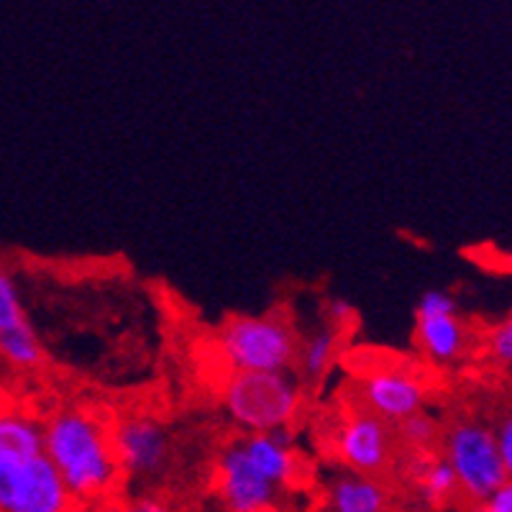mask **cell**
Here are the masks:
<instances>
[{
  "label": "cell",
  "instance_id": "obj_11",
  "mask_svg": "<svg viewBox=\"0 0 512 512\" xmlns=\"http://www.w3.org/2000/svg\"><path fill=\"white\" fill-rule=\"evenodd\" d=\"M244 454L251 464L280 489L295 484L300 472V451H297L292 428L272 433H241L239 436Z\"/></svg>",
  "mask_w": 512,
  "mask_h": 512
},
{
  "label": "cell",
  "instance_id": "obj_9",
  "mask_svg": "<svg viewBox=\"0 0 512 512\" xmlns=\"http://www.w3.org/2000/svg\"><path fill=\"white\" fill-rule=\"evenodd\" d=\"M333 451L346 472L374 477L392 464L395 433L387 420L364 408H354L341 418L333 433Z\"/></svg>",
  "mask_w": 512,
  "mask_h": 512
},
{
  "label": "cell",
  "instance_id": "obj_14",
  "mask_svg": "<svg viewBox=\"0 0 512 512\" xmlns=\"http://www.w3.org/2000/svg\"><path fill=\"white\" fill-rule=\"evenodd\" d=\"M413 484L418 500L433 510H441L459 497V482H456L454 469L441 454H433V451L420 454L413 472Z\"/></svg>",
  "mask_w": 512,
  "mask_h": 512
},
{
  "label": "cell",
  "instance_id": "obj_21",
  "mask_svg": "<svg viewBox=\"0 0 512 512\" xmlns=\"http://www.w3.org/2000/svg\"><path fill=\"white\" fill-rule=\"evenodd\" d=\"M492 428H495L497 448H500L505 474H507V479H512V410L502 413Z\"/></svg>",
  "mask_w": 512,
  "mask_h": 512
},
{
  "label": "cell",
  "instance_id": "obj_5",
  "mask_svg": "<svg viewBox=\"0 0 512 512\" xmlns=\"http://www.w3.org/2000/svg\"><path fill=\"white\" fill-rule=\"evenodd\" d=\"M441 451L438 454L451 464L459 482V497L469 502L484 500L492 489L507 479L502 466L500 448H497L495 428L482 420H454L441 433Z\"/></svg>",
  "mask_w": 512,
  "mask_h": 512
},
{
  "label": "cell",
  "instance_id": "obj_10",
  "mask_svg": "<svg viewBox=\"0 0 512 512\" xmlns=\"http://www.w3.org/2000/svg\"><path fill=\"white\" fill-rule=\"evenodd\" d=\"M431 390L415 369L377 367L359 379L361 408L387 423H400L410 415L428 410Z\"/></svg>",
  "mask_w": 512,
  "mask_h": 512
},
{
  "label": "cell",
  "instance_id": "obj_19",
  "mask_svg": "<svg viewBox=\"0 0 512 512\" xmlns=\"http://www.w3.org/2000/svg\"><path fill=\"white\" fill-rule=\"evenodd\" d=\"M469 512H512V479H505L484 500L474 502Z\"/></svg>",
  "mask_w": 512,
  "mask_h": 512
},
{
  "label": "cell",
  "instance_id": "obj_15",
  "mask_svg": "<svg viewBox=\"0 0 512 512\" xmlns=\"http://www.w3.org/2000/svg\"><path fill=\"white\" fill-rule=\"evenodd\" d=\"M0 361L16 372H36L47 364V349L29 318L0 331Z\"/></svg>",
  "mask_w": 512,
  "mask_h": 512
},
{
  "label": "cell",
  "instance_id": "obj_3",
  "mask_svg": "<svg viewBox=\"0 0 512 512\" xmlns=\"http://www.w3.org/2000/svg\"><path fill=\"white\" fill-rule=\"evenodd\" d=\"M221 408L241 433L292 428L303 408V382L292 372H231L221 387Z\"/></svg>",
  "mask_w": 512,
  "mask_h": 512
},
{
  "label": "cell",
  "instance_id": "obj_7",
  "mask_svg": "<svg viewBox=\"0 0 512 512\" xmlns=\"http://www.w3.org/2000/svg\"><path fill=\"white\" fill-rule=\"evenodd\" d=\"M280 492L251 464L239 438L218 448L213 459V495L223 512H267L280 500Z\"/></svg>",
  "mask_w": 512,
  "mask_h": 512
},
{
  "label": "cell",
  "instance_id": "obj_20",
  "mask_svg": "<svg viewBox=\"0 0 512 512\" xmlns=\"http://www.w3.org/2000/svg\"><path fill=\"white\" fill-rule=\"evenodd\" d=\"M116 512H177L164 497L157 492H139V495L128 497L118 505Z\"/></svg>",
  "mask_w": 512,
  "mask_h": 512
},
{
  "label": "cell",
  "instance_id": "obj_22",
  "mask_svg": "<svg viewBox=\"0 0 512 512\" xmlns=\"http://www.w3.org/2000/svg\"><path fill=\"white\" fill-rule=\"evenodd\" d=\"M323 318H326V323H331V326L344 331L349 323H354L356 320V310L346 297H331V300L326 303V308H323Z\"/></svg>",
  "mask_w": 512,
  "mask_h": 512
},
{
  "label": "cell",
  "instance_id": "obj_17",
  "mask_svg": "<svg viewBox=\"0 0 512 512\" xmlns=\"http://www.w3.org/2000/svg\"><path fill=\"white\" fill-rule=\"evenodd\" d=\"M26 320L24 297L18 290V282L6 267H0V331Z\"/></svg>",
  "mask_w": 512,
  "mask_h": 512
},
{
  "label": "cell",
  "instance_id": "obj_12",
  "mask_svg": "<svg viewBox=\"0 0 512 512\" xmlns=\"http://www.w3.org/2000/svg\"><path fill=\"white\" fill-rule=\"evenodd\" d=\"M390 495L369 474L341 472L328 482V512H387Z\"/></svg>",
  "mask_w": 512,
  "mask_h": 512
},
{
  "label": "cell",
  "instance_id": "obj_2",
  "mask_svg": "<svg viewBox=\"0 0 512 512\" xmlns=\"http://www.w3.org/2000/svg\"><path fill=\"white\" fill-rule=\"evenodd\" d=\"M75 497L44 454V425L0 408V512H75Z\"/></svg>",
  "mask_w": 512,
  "mask_h": 512
},
{
  "label": "cell",
  "instance_id": "obj_16",
  "mask_svg": "<svg viewBox=\"0 0 512 512\" xmlns=\"http://www.w3.org/2000/svg\"><path fill=\"white\" fill-rule=\"evenodd\" d=\"M441 433V423L428 410H420V413L410 415V418L397 423V438H400V443L418 456L431 454L433 448L441 443Z\"/></svg>",
  "mask_w": 512,
  "mask_h": 512
},
{
  "label": "cell",
  "instance_id": "obj_4",
  "mask_svg": "<svg viewBox=\"0 0 512 512\" xmlns=\"http://www.w3.org/2000/svg\"><path fill=\"white\" fill-rule=\"evenodd\" d=\"M300 331L280 310L236 315L218 331V354L231 372H292Z\"/></svg>",
  "mask_w": 512,
  "mask_h": 512
},
{
  "label": "cell",
  "instance_id": "obj_18",
  "mask_svg": "<svg viewBox=\"0 0 512 512\" xmlns=\"http://www.w3.org/2000/svg\"><path fill=\"white\" fill-rule=\"evenodd\" d=\"M484 349L497 367L512 372V313H507L505 318L497 320L495 326L489 328L487 336H484Z\"/></svg>",
  "mask_w": 512,
  "mask_h": 512
},
{
  "label": "cell",
  "instance_id": "obj_8",
  "mask_svg": "<svg viewBox=\"0 0 512 512\" xmlns=\"http://www.w3.org/2000/svg\"><path fill=\"white\" fill-rule=\"evenodd\" d=\"M415 346L436 367H451L469 349V328L461 320L454 295L425 290L415 303Z\"/></svg>",
  "mask_w": 512,
  "mask_h": 512
},
{
  "label": "cell",
  "instance_id": "obj_1",
  "mask_svg": "<svg viewBox=\"0 0 512 512\" xmlns=\"http://www.w3.org/2000/svg\"><path fill=\"white\" fill-rule=\"evenodd\" d=\"M44 454L75 502L111 497L121 484L111 441V420L85 405H62L41 420Z\"/></svg>",
  "mask_w": 512,
  "mask_h": 512
},
{
  "label": "cell",
  "instance_id": "obj_6",
  "mask_svg": "<svg viewBox=\"0 0 512 512\" xmlns=\"http://www.w3.org/2000/svg\"><path fill=\"white\" fill-rule=\"evenodd\" d=\"M111 441L123 479L139 484H157L175 464V436L169 425L154 413L118 415L111 420Z\"/></svg>",
  "mask_w": 512,
  "mask_h": 512
},
{
  "label": "cell",
  "instance_id": "obj_24",
  "mask_svg": "<svg viewBox=\"0 0 512 512\" xmlns=\"http://www.w3.org/2000/svg\"><path fill=\"white\" fill-rule=\"evenodd\" d=\"M187 512H223V507L213 500V502H200V505H195L192 510H187Z\"/></svg>",
  "mask_w": 512,
  "mask_h": 512
},
{
  "label": "cell",
  "instance_id": "obj_23",
  "mask_svg": "<svg viewBox=\"0 0 512 512\" xmlns=\"http://www.w3.org/2000/svg\"><path fill=\"white\" fill-rule=\"evenodd\" d=\"M489 262L495 264V269H500V272L512 274V249L495 251V254L489 256Z\"/></svg>",
  "mask_w": 512,
  "mask_h": 512
},
{
  "label": "cell",
  "instance_id": "obj_13",
  "mask_svg": "<svg viewBox=\"0 0 512 512\" xmlns=\"http://www.w3.org/2000/svg\"><path fill=\"white\" fill-rule=\"evenodd\" d=\"M341 341H344V331L331 323H320L313 331L300 336L297 344V359L295 369L300 374V382L315 384L331 372L336 364L338 351H341Z\"/></svg>",
  "mask_w": 512,
  "mask_h": 512
}]
</instances>
